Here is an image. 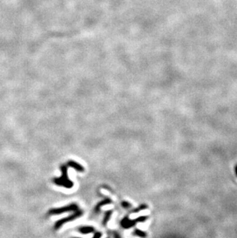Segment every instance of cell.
Listing matches in <instances>:
<instances>
[{
  "instance_id": "obj_8",
  "label": "cell",
  "mask_w": 237,
  "mask_h": 238,
  "mask_svg": "<svg viewBox=\"0 0 237 238\" xmlns=\"http://www.w3.org/2000/svg\"><path fill=\"white\" fill-rule=\"evenodd\" d=\"M112 210L106 211L105 215H104V217H103V220H102V224H103L104 226L106 225L107 223L109 222L111 217H112Z\"/></svg>"
},
{
  "instance_id": "obj_13",
  "label": "cell",
  "mask_w": 237,
  "mask_h": 238,
  "mask_svg": "<svg viewBox=\"0 0 237 238\" xmlns=\"http://www.w3.org/2000/svg\"><path fill=\"white\" fill-rule=\"evenodd\" d=\"M102 233L100 232V231H97V232H96L95 234H94L93 237H92V238H101V237H102Z\"/></svg>"
},
{
  "instance_id": "obj_9",
  "label": "cell",
  "mask_w": 237,
  "mask_h": 238,
  "mask_svg": "<svg viewBox=\"0 0 237 238\" xmlns=\"http://www.w3.org/2000/svg\"><path fill=\"white\" fill-rule=\"evenodd\" d=\"M133 235L141 238H146L147 237L146 233L145 231L141 230L140 229H136L135 230L133 231Z\"/></svg>"
},
{
  "instance_id": "obj_1",
  "label": "cell",
  "mask_w": 237,
  "mask_h": 238,
  "mask_svg": "<svg viewBox=\"0 0 237 238\" xmlns=\"http://www.w3.org/2000/svg\"><path fill=\"white\" fill-rule=\"evenodd\" d=\"M62 175L59 177H55L52 179V182L56 185L59 186H63L66 188H72L73 186V182L68 177V166L62 165L60 167Z\"/></svg>"
},
{
  "instance_id": "obj_11",
  "label": "cell",
  "mask_w": 237,
  "mask_h": 238,
  "mask_svg": "<svg viewBox=\"0 0 237 238\" xmlns=\"http://www.w3.org/2000/svg\"><path fill=\"white\" fill-rule=\"evenodd\" d=\"M121 205H122V207L126 208V209H128V208L131 207V204L127 202V201H122V202L121 203Z\"/></svg>"
},
{
  "instance_id": "obj_4",
  "label": "cell",
  "mask_w": 237,
  "mask_h": 238,
  "mask_svg": "<svg viewBox=\"0 0 237 238\" xmlns=\"http://www.w3.org/2000/svg\"><path fill=\"white\" fill-rule=\"evenodd\" d=\"M146 219L147 217H145V216L136 218V219L133 220L129 219V217H125L124 218H122V220H121L120 225L121 227H123L124 229H129V228L134 227V226L136 224H138V223L145 222V221L146 220Z\"/></svg>"
},
{
  "instance_id": "obj_7",
  "label": "cell",
  "mask_w": 237,
  "mask_h": 238,
  "mask_svg": "<svg viewBox=\"0 0 237 238\" xmlns=\"http://www.w3.org/2000/svg\"><path fill=\"white\" fill-rule=\"evenodd\" d=\"M79 231L82 234H89L95 231V228L92 226H83L79 228Z\"/></svg>"
},
{
  "instance_id": "obj_15",
  "label": "cell",
  "mask_w": 237,
  "mask_h": 238,
  "mask_svg": "<svg viewBox=\"0 0 237 238\" xmlns=\"http://www.w3.org/2000/svg\"><path fill=\"white\" fill-rule=\"evenodd\" d=\"M106 238H109V237H106Z\"/></svg>"
},
{
  "instance_id": "obj_5",
  "label": "cell",
  "mask_w": 237,
  "mask_h": 238,
  "mask_svg": "<svg viewBox=\"0 0 237 238\" xmlns=\"http://www.w3.org/2000/svg\"><path fill=\"white\" fill-rule=\"evenodd\" d=\"M112 204V200H111L110 198H109V197H106L105 199L102 200V201L99 202L96 204V205L95 208H94V212H95L96 214L100 212L101 207H103V206L108 205V204Z\"/></svg>"
},
{
  "instance_id": "obj_14",
  "label": "cell",
  "mask_w": 237,
  "mask_h": 238,
  "mask_svg": "<svg viewBox=\"0 0 237 238\" xmlns=\"http://www.w3.org/2000/svg\"><path fill=\"white\" fill-rule=\"evenodd\" d=\"M75 238H79V237H75Z\"/></svg>"
},
{
  "instance_id": "obj_10",
  "label": "cell",
  "mask_w": 237,
  "mask_h": 238,
  "mask_svg": "<svg viewBox=\"0 0 237 238\" xmlns=\"http://www.w3.org/2000/svg\"><path fill=\"white\" fill-rule=\"evenodd\" d=\"M146 208H147L146 206L144 205V204H143V205H141L140 207H139L138 208H136V209L133 210H132V212H133V213H138V212H140V210H145V209H146Z\"/></svg>"
},
{
  "instance_id": "obj_2",
  "label": "cell",
  "mask_w": 237,
  "mask_h": 238,
  "mask_svg": "<svg viewBox=\"0 0 237 238\" xmlns=\"http://www.w3.org/2000/svg\"><path fill=\"white\" fill-rule=\"evenodd\" d=\"M82 214H83V212H82V210H78L75 211L73 214H71V215H69V217L62 218V219H60L59 220H58L57 222L55 224L54 229L55 230H59V228H60L61 227H62V225H64L65 224H66V223L71 222V221L75 220L78 219V218L82 217Z\"/></svg>"
},
{
  "instance_id": "obj_3",
  "label": "cell",
  "mask_w": 237,
  "mask_h": 238,
  "mask_svg": "<svg viewBox=\"0 0 237 238\" xmlns=\"http://www.w3.org/2000/svg\"><path fill=\"white\" fill-rule=\"evenodd\" d=\"M79 210V206L76 204H71L65 207H59V208H52L49 210V214L50 215H59V214H64L66 212H75V211Z\"/></svg>"
},
{
  "instance_id": "obj_12",
  "label": "cell",
  "mask_w": 237,
  "mask_h": 238,
  "mask_svg": "<svg viewBox=\"0 0 237 238\" xmlns=\"http://www.w3.org/2000/svg\"><path fill=\"white\" fill-rule=\"evenodd\" d=\"M112 237H113V238H122V236L120 235V234H119V232H117V231H112Z\"/></svg>"
},
{
  "instance_id": "obj_6",
  "label": "cell",
  "mask_w": 237,
  "mask_h": 238,
  "mask_svg": "<svg viewBox=\"0 0 237 238\" xmlns=\"http://www.w3.org/2000/svg\"><path fill=\"white\" fill-rule=\"evenodd\" d=\"M67 166H69V167L73 168V169H75L78 172H83L84 170H85L83 166L81 165V164H79V163L73 160H69V162L67 163Z\"/></svg>"
}]
</instances>
